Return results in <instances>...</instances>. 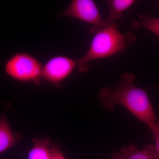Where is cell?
Segmentation results:
<instances>
[{"instance_id": "cell-1", "label": "cell", "mask_w": 159, "mask_h": 159, "mask_svg": "<svg viewBox=\"0 0 159 159\" xmlns=\"http://www.w3.org/2000/svg\"><path fill=\"white\" fill-rule=\"evenodd\" d=\"M134 74L126 72L114 89L103 88L99 92V99L105 109L111 111L120 104L149 128L156 123L157 118L147 91L134 84Z\"/></svg>"}, {"instance_id": "cell-2", "label": "cell", "mask_w": 159, "mask_h": 159, "mask_svg": "<svg viewBox=\"0 0 159 159\" xmlns=\"http://www.w3.org/2000/svg\"><path fill=\"white\" fill-rule=\"evenodd\" d=\"M88 51L77 60V69L80 73H87L90 69V62L121 53L135 41V36L129 32L123 34L119 26L113 23L94 31Z\"/></svg>"}, {"instance_id": "cell-3", "label": "cell", "mask_w": 159, "mask_h": 159, "mask_svg": "<svg viewBox=\"0 0 159 159\" xmlns=\"http://www.w3.org/2000/svg\"><path fill=\"white\" fill-rule=\"evenodd\" d=\"M43 65L39 59L25 52L16 53L7 60L4 66L6 75L21 83H33L35 85L42 81Z\"/></svg>"}, {"instance_id": "cell-4", "label": "cell", "mask_w": 159, "mask_h": 159, "mask_svg": "<svg viewBox=\"0 0 159 159\" xmlns=\"http://www.w3.org/2000/svg\"><path fill=\"white\" fill-rule=\"evenodd\" d=\"M57 16L76 19L90 24L92 26L90 29L91 33L113 23L102 17L97 4L93 0H72Z\"/></svg>"}, {"instance_id": "cell-5", "label": "cell", "mask_w": 159, "mask_h": 159, "mask_svg": "<svg viewBox=\"0 0 159 159\" xmlns=\"http://www.w3.org/2000/svg\"><path fill=\"white\" fill-rule=\"evenodd\" d=\"M77 60L64 55L51 57L43 65L42 80L60 87L61 83L77 69Z\"/></svg>"}, {"instance_id": "cell-6", "label": "cell", "mask_w": 159, "mask_h": 159, "mask_svg": "<svg viewBox=\"0 0 159 159\" xmlns=\"http://www.w3.org/2000/svg\"><path fill=\"white\" fill-rule=\"evenodd\" d=\"M114 159H159V155L154 145H147L142 149L131 144L124 146L119 152L114 154Z\"/></svg>"}, {"instance_id": "cell-7", "label": "cell", "mask_w": 159, "mask_h": 159, "mask_svg": "<svg viewBox=\"0 0 159 159\" xmlns=\"http://www.w3.org/2000/svg\"><path fill=\"white\" fill-rule=\"evenodd\" d=\"M21 139L20 134L11 130L6 114L0 118V154L12 148Z\"/></svg>"}, {"instance_id": "cell-8", "label": "cell", "mask_w": 159, "mask_h": 159, "mask_svg": "<svg viewBox=\"0 0 159 159\" xmlns=\"http://www.w3.org/2000/svg\"><path fill=\"white\" fill-rule=\"evenodd\" d=\"M33 143L28 159H51V145L53 143L49 138H34Z\"/></svg>"}, {"instance_id": "cell-9", "label": "cell", "mask_w": 159, "mask_h": 159, "mask_svg": "<svg viewBox=\"0 0 159 159\" xmlns=\"http://www.w3.org/2000/svg\"><path fill=\"white\" fill-rule=\"evenodd\" d=\"M136 2L134 0H108V15L106 20L110 23H116L123 16L124 11L128 10Z\"/></svg>"}, {"instance_id": "cell-10", "label": "cell", "mask_w": 159, "mask_h": 159, "mask_svg": "<svg viewBox=\"0 0 159 159\" xmlns=\"http://www.w3.org/2000/svg\"><path fill=\"white\" fill-rule=\"evenodd\" d=\"M145 29L159 36V17H152L142 14L134 20L132 24V30Z\"/></svg>"}, {"instance_id": "cell-11", "label": "cell", "mask_w": 159, "mask_h": 159, "mask_svg": "<svg viewBox=\"0 0 159 159\" xmlns=\"http://www.w3.org/2000/svg\"><path fill=\"white\" fill-rule=\"evenodd\" d=\"M51 159H66L61 150L59 145L56 143H52L51 145Z\"/></svg>"}, {"instance_id": "cell-12", "label": "cell", "mask_w": 159, "mask_h": 159, "mask_svg": "<svg viewBox=\"0 0 159 159\" xmlns=\"http://www.w3.org/2000/svg\"><path fill=\"white\" fill-rule=\"evenodd\" d=\"M149 128L152 132L153 138L155 141V146L159 155V122H157Z\"/></svg>"}, {"instance_id": "cell-13", "label": "cell", "mask_w": 159, "mask_h": 159, "mask_svg": "<svg viewBox=\"0 0 159 159\" xmlns=\"http://www.w3.org/2000/svg\"><path fill=\"white\" fill-rule=\"evenodd\" d=\"M159 85V83L158 84H157V85H156L155 86H157Z\"/></svg>"}]
</instances>
